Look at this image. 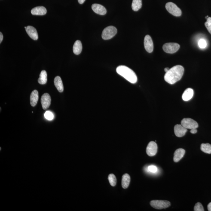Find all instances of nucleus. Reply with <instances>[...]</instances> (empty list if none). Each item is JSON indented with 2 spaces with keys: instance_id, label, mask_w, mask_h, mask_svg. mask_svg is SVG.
I'll list each match as a JSON object with an SVG mask.
<instances>
[{
  "instance_id": "f257e3e1",
  "label": "nucleus",
  "mask_w": 211,
  "mask_h": 211,
  "mask_svg": "<svg viewBox=\"0 0 211 211\" xmlns=\"http://www.w3.org/2000/svg\"><path fill=\"white\" fill-rule=\"evenodd\" d=\"M184 72L183 67L180 65H176L166 73L164 80L170 84H174L179 81L183 76Z\"/></svg>"
},
{
  "instance_id": "f03ea898",
  "label": "nucleus",
  "mask_w": 211,
  "mask_h": 211,
  "mask_svg": "<svg viewBox=\"0 0 211 211\" xmlns=\"http://www.w3.org/2000/svg\"><path fill=\"white\" fill-rule=\"evenodd\" d=\"M116 71L117 73L131 84H135L137 82V77L136 74L128 67L120 65L117 67Z\"/></svg>"
},
{
  "instance_id": "7ed1b4c3",
  "label": "nucleus",
  "mask_w": 211,
  "mask_h": 211,
  "mask_svg": "<svg viewBox=\"0 0 211 211\" xmlns=\"http://www.w3.org/2000/svg\"><path fill=\"white\" fill-rule=\"evenodd\" d=\"M117 29L113 26H108L103 30L102 32V38L105 40H110L117 34Z\"/></svg>"
},
{
  "instance_id": "20e7f679",
  "label": "nucleus",
  "mask_w": 211,
  "mask_h": 211,
  "mask_svg": "<svg viewBox=\"0 0 211 211\" xmlns=\"http://www.w3.org/2000/svg\"><path fill=\"white\" fill-rule=\"evenodd\" d=\"M166 9L169 12L176 17H179L182 15L181 10L176 4L172 2L167 3L166 5Z\"/></svg>"
},
{
  "instance_id": "39448f33",
  "label": "nucleus",
  "mask_w": 211,
  "mask_h": 211,
  "mask_svg": "<svg viewBox=\"0 0 211 211\" xmlns=\"http://www.w3.org/2000/svg\"><path fill=\"white\" fill-rule=\"evenodd\" d=\"M150 205L154 209H160L169 207L170 203L167 200H153L150 202Z\"/></svg>"
},
{
  "instance_id": "423d86ee",
  "label": "nucleus",
  "mask_w": 211,
  "mask_h": 211,
  "mask_svg": "<svg viewBox=\"0 0 211 211\" xmlns=\"http://www.w3.org/2000/svg\"><path fill=\"white\" fill-rule=\"evenodd\" d=\"M180 45L176 43H168L163 45V50L166 53L173 54L176 53L179 50Z\"/></svg>"
},
{
  "instance_id": "0eeeda50",
  "label": "nucleus",
  "mask_w": 211,
  "mask_h": 211,
  "mask_svg": "<svg viewBox=\"0 0 211 211\" xmlns=\"http://www.w3.org/2000/svg\"><path fill=\"white\" fill-rule=\"evenodd\" d=\"M181 124L187 129L197 128L198 124L196 121L191 118H183L181 121Z\"/></svg>"
},
{
  "instance_id": "6e6552de",
  "label": "nucleus",
  "mask_w": 211,
  "mask_h": 211,
  "mask_svg": "<svg viewBox=\"0 0 211 211\" xmlns=\"http://www.w3.org/2000/svg\"><path fill=\"white\" fill-rule=\"evenodd\" d=\"M144 45L145 50L148 53H151L153 50V43L152 38L149 35L145 36L144 40Z\"/></svg>"
},
{
  "instance_id": "1a4fd4ad",
  "label": "nucleus",
  "mask_w": 211,
  "mask_h": 211,
  "mask_svg": "<svg viewBox=\"0 0 211 211\" xmlns=\"http://www.w3.org/2000/svg\"><path fill=\"white\" fill-rule=\"evenodd\" d=\"M157 146L156 142L151 141L149 143L146 148V153L149 157H153L157 153Z\"/></svg>"
},
{
  "instance_id": "9d476101",
  "label": "nucleus",
  "mask_w": 211,
  "mask_h": 211,
  "mask_svg": "<svg viewBox=\"0 0 211 211\" xmlns=\"http://www.w3.org/2000/svg\"><path fill=\"white\" fill-rule=\"evenodd\" d=\"M41 102L43 109L45 110L49 108L51 103V98L50 94L45 93L41 96Z\"/></svg>"
},
{
  "instance_id": "9b49d317",
  "label": "nucleus",
  "mask_w": 211,
  "mask_h": 211,
  "mask_svg": "<svg viewBox=\"0 0 211 211\" xmlns=\"http://www.w3.org/2000/svg\"><path fill=\"white\" fill-rule=\"evenodd\" d=\"M187 131V129L184 127L182 124H177L174 127L175 135L178 137H182L185 136Z\"/></svg>"
},
{
  "instance_id": "f8f14e48",
  "label": "nucleus",
  "mask_w": 211,
  "mask_h": 211,
  "mask_svg": "<svg viewBox=\"0 0 211 211\" xmlns=\"http://www.w3.org/2000/svg\"><path fill=\"white\" fill-rule=\"evenodd\" d=\"M92 8L95 13L100 15H105L107 12L105 7L101 4H93L92 6Z\"/></svg>"
},
{
  "instance_id": "ddd939ff",
  "label": "nucleus",
  "mask_w": 211,
  "mask_h": 211,
  "mask_svg": "<svg viewBox=\"0 0 211 211\" xmlns=\"http://www.w3.org/2000/svg\"><path fill=\"white\" fill-rule=\"evenodd\" d=\"M27 33L31 38L34 40H38V36L36 29L33 27L28 26L26 29Z\"/></svg>"
},
{
  "instance_id": "4468645a",
  "label": "nucleus",
  "mask_w": 211,
  "mask_h": 211,
  "mask_svg": "<svg viewBox=\"0 0 211 211\" xmlns=\"http://www.w3.org/2000/svg\"><path fill=\"white\" fill-rule=\"evenodd\" d=\"M31 13L35 15H44L46 14L47 10L44 6H38L32 9Z\"/></svg>"
},
{
  "instance_id": "2eb2a0df",
  "label": "nucleus",
  "mask_w": 211,
  "mask_h": 211,
  "mask_svg": "<svg viewBox=\"0 0 211 211\" xmlns=\"http://www.w3.org/2000/svg\"><path fill=\"white\" fill-rule=\"evenodd\" d=\"M185 153V150L182 148L177 149L174 153V161L175 162H178L184 157Z\"/></svg>"
},
{
  "instance_id": "dca6fc26",
  "label": "nucleus",
  "mask_w": 211,
  "mask_h": 211,
  "mask_svg": "<svg viewBox=\"0 0 211 211\" xmlns=\"http://www.w3.org/2000/svg\"><path fill=\"white\" fill-rule=\"evenodd\" d=\"M194 94V90L191 88L186 89L182 95V99L183 100L187 101L192 98Z\"/></svg>"
},
{
  "instance_id": "f3484780",
  "label": "nucleus",
  "mask_w": 211,
  "mask_h": 211,
  "mask_svg": "<svg viewBox=\"0 0 211 211\" xmlns=\"http://www.w3.org/2000/svg\"><path fill=\"white\" fill-rule=\"evenodd\" d=\"M54 84L56 88L59 93H62L64 90L63 82L60 77L56 76L54 79Z\"/></svg>"
},
{
  "instance_id": "a211bd4d",
  "label": "nucleus",
  "mask_w": 211,
  "mask_h": 211,
  "mask_svg": "<svg viewBox=\"0 0 211 211\" xmlns=\"http://www.w3.org/2000/svg\"><path fill=\"white\" fill-rule=\"evenodd\" d=\"M39 98L38 91L34 90L31 93L30 96V103L32 106L34 107L36 105Z\"/></svg>"
},
{
  "instance_id": "6ab92c4d",
  "label": "nucleus",
  "mask_w": 211,
  "mask_h": 211,
  "mask_svg": "<svg viewBox=\"0 0 211 211\" xmlns=\"http://www.w3.org/2000/svg\"><path fill=\"white\" fill-rule=\"evenodd\" d=\"M73 50L75 54L79 55L81 53L82 50V45L81 41L78 40L75 41L73 47Z\"/></svg>"
},
{
  "instance_id": "aec40b11",
  "label": "nucleus",
  "mask_w": 211,
  "mask_h": 211,
  "mask_svg": "<svg viewBox=\"0 0 211 211\" xmlns=\"http://www.w3.org/2000/svg\"><path fill=\"white\" fill-rule=\"evenodd\" d=\"M131 178L130 175L127 174H125L123 175L122 179V186L124 189L128 188L130 185Z\"/></svg>"
},
{
  "instance_id": "412c9836",
  "label": "nucleus",
  "mask_w": 211,
  "mask_h": 211,
  "mask_svg": "<svg viewBox=\"0 0 211 211\" xmlns=\"http://www.w3.org/2000/svg\"><path fill=\"white\" fill-rule=\"evenodd\" d=\"M47 82V74L45 71H41L40 74V77L38 79V82L41 84H46Z\"/></svg>"
},
{
  "instance_id": "4be33fe9",
  "label": "nucleus",
  "mask_w": 211,
  "mask_h": 211,
  "mask_svg": "<svg viewBox=\"0 0 211 211\" xmlns=\"http://www.w3.org/2000/svg\"><path fill=\"white\" fill-rule=\"evenodd\" d=\"M142 0H133L132 4V10L134 11H138L142 7Z\"/></svg>"
},
{
  "instance_id": "5701e85b",
  "label": "nucleus",
  "mask_w": 211,
  "mask_h": 211,
  "mask_svg": "<svg viewBox=\"0 0 211 211\" xmlns=\"http://www.w3.org/2000/svg\"><path fill=\"white\" fill-rule=\"evenodd\" d=\"M200 149L203 152L207 154H211V145L209 143L202 144L200 145Z\"/></svg>"
},
{
  "instance_id": "b1692460",
  "label": "nucleus",
  "mask_w": 211,
  "mask_h": 211,
  "mask_svg": "<svg viewBox=\"0 0 211 211\" xmlns=\"http://www.w3.org/2000/svg\"><path fill=\"white\" fill-rule=\"evenodd\" d=\"M108 178L110 185L113 187L115 186L117 183V179L115 175L111 174H109Z\"/></svg>"
},
{
  "instance_id": "393cba45",
  "label": "nucleus",
  "mask_w": 211,
  "mask_h": 211,
  "mask_svg": "<svg viewBox=\"0 0 211 211\" xmlns=\"http://www.w3.org/2000/svg\"><path fill=\"white\" fill-rule=\"evenodd\" d=\"M198 45L200 48L205 49L207 47V42H206L205 40L204 39H201L199 41Z\"/></svg>"
},
{
  "instance_id": "a878e982",
  "label": "nucleus",
  "mask_w": 211,
  "mask_h": 211,
  "mask_svg": "<svg viewBox=\"0 0 211 211\" xmlns=\"http://www.w3.org/2000/svg\"><path fill=\"white\" fill-rule=\"evenodd\" d=\"M205 26L207 28L209 32L211 34V17H209L207 19V21L205 23Z\"/></svg>"
},
{
  "instance_id": "bb28decb",
  "label": "nucleus",
  "mask_w": 211,
  "mask_h": 211,
  "mask_svg": "<svg viewBox=\"0 0 211 211\" xmlns=\"http://www.w3.org/2000/svg\"><path fill=\"white\" fill-rule=\"evenodd\" d=\"M195 211H204V208L201 203H197L196 204L194 208Z\"/></svg>"
},
{
  "instance_id": "cd10ccee",
  "label": "nucleus",
  "mask_w": 211,
  "mask_h": 211,
  "mask_svg": "<svg viewBox=\"0 0 211 211\" xmlns=\"http://www.w3.org/2000/svg\"><path fill=\"white\" fill-rule=\"evenodd\" d=\"M44 116L47 120H51L54 118V115L53 113L50 111H47L44 114Z\"/></svg>"
},
{
  "instance_id": "c85d7f7f",
  "label": "nucleus",
  "mask_w": 211,
  "mask_h": 211,
  "mask_svg": "<svg viewBox=\"0 0 211 211\" xmlns=\"http://www.w3.org/2000/svg\"><path fill=\"white\" fill-rule=\"evenodd\" d=\"M148 169L149 171L153 173H155V172L157 171V168L156 166H149Z\"/></svg>"
},
{
  "instance_id": "c756f323",
  "label": "nucleus",
  "mask_w": 211,
  "mask_h": 211,
  "mask_svg": "<svg viewBox=\"0 0 211 211\" xmlns=\"http://www.w3.org/2000/svg\"><path fill=\"white\" fill-rule=\"evenodd\" d=\"M197 128H193L191 129V133L192 134H196L197 133Z\"/></svg>"
},
{
  "instance_id": "7c9ffc66",
  "label": "nucleus",
  "mask_w": 211,
  "mask_h": 211,
  "mask_svg": "<svg viewBox=\"0 0 211 211\" xmlns=\"http://www.w3.org/2000/svg\"><path fill=\"white\" fill-rule=\"evenodd\" d=\"M3 36L2 34V32H0V43L2 42L3 40Z\"/></svg>"
},
{
  "instance_id": "2f4dec72",
  "label": "nucleus",
  "mask_w": 211,
  "mask_h": 211,
  "mask_svg": "<svg viewBox=\"0 0 211 211\" xmlns=\"http://www.w3.org/2000/svg\"><path fill=\"white\" fill-rule=\"evenodd\" d=\"M208 209L209 211H211V202L208 205Z\"/></svg>"
},
{
  "instance_id": "473e14b6",
  "label": "nucleus",
  "mask_w": 211,
  "mask_h": 211,
  "mask_svg": "<svg viewBox=\"0 0 211 211\" xmlns=\"http://www.w3.org/2000/svg\"><path fill=\"white\" fill-rule=\"evenodd\" d=\"M85 1V0H78V2L80 4H82L84 3Z\"/></svg>"
},
{
  "instance_id": "72a5a7b5",
  "label": "nucleus",
  "mask_w": 211,
  "mask_h": 211,
  "mask_svg": "<svg viewBox=\"0 0 211 211\" xmlns=\"http://www.w3.org/2000/svg\"><path fill=\"white\" fill-rule=\"evenodd\" d=\"M169 69H169V68L168 67L165 68V69H164L165 72H166V73L167 72V71H168Z\"/></svg>"
},
{
  "instance_id": "f704fd0d",
  "label": "nucleus",
  "mask_w": 211,
  "mask_h": 211,
  "mask_svg": "<svg viewBox=\"0 0 211 211\" xmlns=\"http://www.w3.org/2000/svg\"><path fill=\"white\" fill-rule=\"evenodd\" d=\"M209 16H206V17L205 18H206V19H208V18H209Z\"/></svg>"
},
{
  "instance_id": "c9c22d12",
  "label": "nucleus",
  "mask_w": 211,
  "mask_h": 211,
  "mask_svg": "<svg viewBox=\"0 0 211 211\" xmlns=\"http://www.w3.org/2000/svg\"><path fill=\"white\" fill-rule=\"evenodd\" d=\"M24 28H25V29H26L27 27H25Z\"/></svg>"
}]
</instances>
